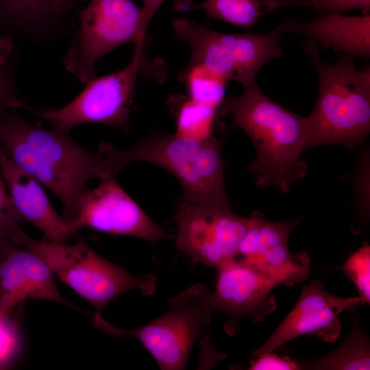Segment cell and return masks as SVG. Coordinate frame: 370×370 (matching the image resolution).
<instances>
[{
	"mask_svg": "<svg viewBox=\"0 0 370 370\" xmlns=\"http://www.w3.org/2000/svg\"><path fill=\"white\" fill-rule=\"evenodd\" d=\"M53 275L39 256L0 234V303L3 314L28 299L53 301L79 310L60 294Z\"/></svg>",
	"mask_w": 370,
	"mask_h": 370,
	"instance_id": "obj_12",
	"label": "cell"
},
{
	"mask_svg": "<svg viewBox=\"0 0 370 370\" xmlns=\"http://www.w3.org/2000/svg\"><path fill=\"white\" fill-rule=\"evenodd\" d=\"M73 0H0V22L24 27L58 18Z\"/></svg>",
	"mask_w": 370,
	"mask_h": 370,
	"instance_id": "obj_19",
	"label": "cell"
},
{
	"mask_svg": "<svg viewBox=\"0 0 370 370\" xmlns=\"http://www.w3.org/2000/svg\"><path fill=\"white\" fill-rule=\"evenodd\" d=\"M217 110L186 99L178 108L175 134L198 140L212 137Z\"/></svg>",
	"mask_w": 370,
	"mask_h": 370,
	"instance_id": "obj_23",
	"label": "cell"
},
{
	"mask_svg": "<svg viewBox=\"0 0 370 370\" xmlns=\"http://www.w3.org/2000/svg\"><path fill=\"white\" fill-rule=\"evenodd\" d=\"M186 84L189 98L217 109L224 99L227 80L201 64L187 65L180 75Z\"/></svg>",
	"mask_w": 370,
	"mask_h": 370,
	"instance_id": "obj_22",
	"label": "cell"
},
{
	"mask_svg": "<svg viewBox=\"0 0 370 370\" xmlns=\"http://www.w3.org/2000/svg\"><path fill=\"white\" fill-rule=\"evenodd\" d=\"M2 315H4V314L2 312L1 306V303H0V316H2Z\"/></svg>",
	"mask_w": 370,
	"mask_h": 370,
	"instance_id": "obj_31",
	"label": "cell"
},
{
	"mask_svg": "<svg viewBox=\"0 0 370 370\" xmlns=\"http://www.w3.org/2000/svg\"><path fill=\"white\" fill-rule=\"evenodd\" d=\"M299 219L271 222L259 212L250 217L249 230L241 242L234 260L243 259L271 246L288 243L291 231L300 223Z\"/></svg>",
	"mask_w": 370,
	"mask_h": 370,
	"instance_id": "obj_20",
	"label": "cell"
},
{
	"mask_svg": "<svg viewBox=\"0 0 370 370\" xmlns=\"http://www.w3.org/2000/svg\"><path fill=\"white\" fill-rule=\"evenodd\" d=\"M280 25L284 34L306 36L325 48L352 57L370 58V14H323L306 23L287 19Z\"/></svg>",
	"mask_w": 370,
	"mask_h": 370,
	"instance_id": "obj_16",
	"label": "cell"
},
{
	"mask_svg": "<svg viewBox=\"0 0 370 370\" xmlns=\"http://www.w3.org/2000/svg\"><path fill=\"white\" fill-rule=\"evenodd\" d=\"M175 245L192 262L219 268L234 260L249 225L250 217L231 208H216L183 201L177 208Z\"/></svg>",
	"mask_w": 370,
	"mask_h": 370,
	"instance_id": "obj_10",
	"label": "cell"
},
{
	"mask_svg": "<svg viewBox=\"0 0 370 370\" xmlns=\"http://www.w3.org/2000/svg\"><path fill=\"white\" fill-rule=\"evenodd\" d=\"M0 146L17 167L59 198L64 222L74 213L88 180L108 178L97 152L78 145L69 132L29 123L16 110L0 113Z\"/></svg>",
	"mask_w": 370,
	"mask_h": 370,
	"instance_id": "obj_1",
	"label": "cell"
},
{
	"mask_svg": "<svg viewBox=\"0 0 370 370\" xmlns=\"http://www.w3.org/2000/svg\"><path fill=\"white\" fill-rule=\"evenodd\" d=\"M166 0H143V13L145 23L148 29L150 22L161 4ZM178 8L188 7L190 0H177Z\"/></svg>",
	"mask_w": 370,
	"mask_h": 370,
	"instance_id": "obj_30",
	"label": "cell"
},
{
	"mask_svg": "<svg viewBox=\"0 0 370 370\" xmlns=\"http://www.w3.org/2000/svg\"><path fill=\"white\" fill-rule=\"evenodd\" d=\"M271 279L276 285L291 286L310 273V261L306 253L293 254L288 243L271 246L255 255L234 260Z\"/></svg>",
	"mask_w": 370,
	"mask_h": 370,
	"instance_id": "obj_17",
	"label": "cell"
},
{
	"mask_svg": "<svg viewBox=\"0 0 370 370\" xmlns=\"http://www.w3.org/2000/svg\"><path fill=\"white\" fill-rule=\"evenodd\" d=\"M13 50L10 38H0V113L25 108L16 92L9 71V60Z\"/></svg>",
	"mask_w": 370,
	"mask_h": 370,
	"instance_id": "obj_24",
	"label": "cell"
},
{
	"mask_svg": "<svg viewBox=\"0 0 370 370\" xmlns=\"http://www.w3.org/2000/svg\"><path fill=\"white\" fill-rule=\"evenodd\" d=\"M98 151L110 176L116 177L134 161L156 164L177 177L183 188L184 201L231 208L223 181L221 141L214 136L198 140L175 134H155L123 149L103 142Z\"/></svg>",
	"mask_w": 370,
	"mask_h": 370,
	"instance_id": "obj_4",
	"label": "cell"
},
{
	"mask_svg": "<svg viewBox=\"0 0 370 370\" xmlns=\"http://www.w3.org/2000/svg\"><path fill=\"white\" fill-rule=\"evenodd\" d=\"M93 190L82 194L73 215L65 222L74 233L83 228L138 237L155 243L168 237L118 184L116 177L101 180Z\"/></svg>",
	"mask_w": 370,
	"mask_h": 370,
	"instance_id": "obj_11",
	"label": "cell"
},
{
	"mask_svg": "<svg viewBox=\"0 0 370 370\" xmlns=\"http://www.w3.org/2000/svg\"><path fill=\"white\" fill-rule=\"evenodd\" d=\"M302 369L358 370L369 369V344L366 336L356 327L334 352L316 361L304 363Z\"/></svg>",
	"mask_w": 370,
	"mask_h": 370,
	"instance_id": "obj_21",
	"label": "cell"
},
{
	"mask_svg": "<svg viewBox=\"0 0 370 370\" xmlns=\"http://www.w3.org/2000/svg\"><path fill=\"white\" fill-rule=\"evenodd\" d=\"M217 270L211 304L214 311L227 316L225 328L230 335L236 332L238 322L244 316L262 321L275 311L276 304L271 291L277 285L271 279L234 260Z\"/></svg>",
	"mask_w": 370,
	"mask_h": 370,
	"instance_id": "obj_14",
	"label": "cell"
},
{
	"mask_svg": "<svg viewBox=\"0 0 370 370\" xmlns=\"http://www.w3.org/2000/svg\"><path fill=\"white\" fill-rule=\"evenodd\" d=\"M276 8V0H204L189 7L203 10L208 17L247 28Z\"/></svg>",
	"mask_w": 370,
	"mask_h": 370,
	"instance_id": "obj_18",
	"label": "cell"
},
{
	"mask_svg": "<svg viewBox=\"0 0 370 370\" xmlns=\"http://www.w3.org/2000/svg\"><path fill=\"white\" fill-rule=\"evenodd\" d=\"M343 270L365 303L370 301V247L365 244L346 260Z\"/></svg>",
	"mask_w": 370,
	"mask_h": 370,
	"instance_id": "obj_25",
	"label": "cell"
},
{
	"mask_svg": "<svg viewBox=\"0 0 370 370\" xmlns=\"http://www.w3.org/2000/svg\"><path fill=\"white\" fill-rule=\"evenodd\" d=\"M297 6L312 7L323 14H341L352 10H360L369 14L370 0H297Z\"/></svg>",
	"mask_w": 370,
	"mask_h": 370,
	"instance_id": "obj_27",
	"label": "cell"
},
{
	"mask_svg": "<svg viewBox=\"0 0 370 370\" xmlns=\"http://www.w3.org/2000/svg\"><path fill=\"white\" fill-rule=\"evenodd\" d=\"M302 49L319 82L315 107L306 117L304 151L328 144L354 149L370 131V69H357L354 57L341 53L334 63L323 62L317 43L310 38Z\"/></svg>",
	"mask_w": 370,
	"mask_h": 370,
	"instance_id": "obj_3",
	"label": "cell"
},
{
	"mask_svg": "<svg viewBox=\"0 0 370 370\" xmlns=\"http://www.w3.org/2000/svg\"><path fill=\"white\" fill-rule=\"evenodd\" d=\"M172 26L175 38L190 47L188 65H203L244 88L255 82L266 63L282 55L280 25L268 34L221 33L186 18L173 21Z\"/></svg>",
	"mask_w": 370,
	"mask_h": 370,
	"instance_id": "obj_7",
	"label": "cell"
},
{
	"mask_svg": "<svg viewBox=\"0 0 370 370\" xmlns=\"http://www.w3.org/2000/svg\"><path fill=\"white\" fill-rule=\"evenodd\" d=\"M5 235L13 242L39 256L61 281L92 304L95 314L121 294L138 290L145 296L152 295L158 278L153 274L134 276L110 262L91 249L84 241L67 245L47 239L29 237L19 225Z\"/></svg>",
	"mask_w": 370,
	"mask_h": 370,
	"instance_id": "obj_5",
	"label": "cell"
},
{
	"mask_svg": "<svg viewBox=\"0 0 370 370\" xmlns=\"http://www.w3.org/2000/svg\"><path fill=\"white\" fill-rule=\"evenodd\" d=\"M244 88L241 96L224 98L219 108L232 115V124L255 146L257 156L249 166L256 184L286 193L307 174L308 165L301 158L305 151L306 117L271 100L256 82Z\"/></svg>",
	"mask_w": 370,
	"mask_h": 370,
	"instance_id": "obj_2",
	"label": "cell"
},
{
	"mask_svg": "<svg viewBox=\"0 0 370 370\" xmlns=\"http://www.w3.org/2000/svg\"><path fill=\"white\" fill-rule=\"evenodd\" d=\"M211 292L195 284L168 301V310L147 325L133 329L116 327L102 314H94L96 326L117 336L137 339L160 369H185L197 338L207 330L211 314Z\"/></svg>",
	"mask_w": 370,
	"mask_h": 370,
	"instance_id": "obj_6",
	"label": "cell"
},
{
	"mask_svg": "<svg viewBox=\"0 0 370 370\" xmlns=\"http://www.w3.org/2000/svg\"><path fill=\"white\" fill-rule=\"evenodd\" d=\"M79 21L63 62L83 83L96 77L95 64L103 56L123 45L137 46L146 40L143 8L132 0H92Z\"/></svg>",
	"mask_w": 370,
	"mask_h": 370,
	"instance_id": "obj_8",
	"label": "cell"
},
{
	"mask_svg": "<svg viewBox=\"0 0 370 370\" xmlns=\"http://www.w3.org/2000/svg\"><path fill=\"white\" fill-rule=\"evenodd\" d=\"M158 63L151 62L145 57L143 44L137 45L131 61L125 67L95 77L64 107L26 108L62 131L69 132L75 126L87 123L116 125L127 130L136 79L143 75H151L147 71L149 69L163 71Z\"/></svg>",
	"mask_w": 370,
	"mask_h": 370,
	"instance_id": "obj_9",
	"label": "cell"
},
{
	"mask_svg": "<svg viewBox=\"0 0 370 370\" xmlns=\"http://www.w3.org/2000/svg\"><path fill=\"white\" fill-rule=\"evenodd\" d=\"M250 362V370H297L302 369L301 365L287 356L280 357L273 350L262 353Z\"/></svg>",
	"mask_w": 370,
	"mask_h": 370,
	"instance_id": "obj_29",
	"label": "cell"
},
{
	"mask_svg": "<svg viewBox=\"0 0 370 370\" xmlns=\"http://www.w3.org/2000/svg\"><path fill=\"white\" fill-rule=\"evenodd\" d=\"M21 223L6 184L0 173V234Z\"/></svg>",
	"mask_w": 370,
	"mask_h": 370,
	"instance_id": "obj_28",
	"label": "cell"
},
{
	"mask_svg": "<svg viewBox=\"0 0 370 370\" xmlns=\"http://www.w3.org/2000/svg\"><path fill=\"white\" fill-rule=\"evenodd\" d=\"M365 303L360 297L332 295L314 280L303 287L295 307L252 356L256 357L273 351L288 341L313 332L325 341H335L341 331L338 316L343 311L355 309Z\"/></svg>",
	"mask_w": 370,
	"mask_h": 370,
	"instance_id": "obj_13",
	"label": "cell"
},
{
	"mask_svg": "<svg viewBox=\"0 0 370 370\" xmlns=\"http://www.w3.org/2000/svg\"><path fill=\"white\" fill-rule=\"evenodd\" d=\"M13 311L0 316V368L13 360L19 348L18 323L13 319Z\"/></svg>",
	"mask_w": 370,
	"mask_h": 370,
	"instance_id": "obj_26",
	"label": "cell"
},
{
	"mask_svg": "<svg viewBox=\"0 0 370 370\" xmlns=\"http://www.w3.org/2000/svg\"><path fill=\"white\" fill-rule=\"evenodd\" d=\"M0 173L13 200L21 223L27 222L40 230L45 239L66 243L73 235L62 215L51 205L42 186L21 171L0 146Z\"/></svg>",
	"mask_w": 370,
	"mask_h": 370,
	"instance_id": "obj_15",
	"label": "cell"
}]
</instances>
